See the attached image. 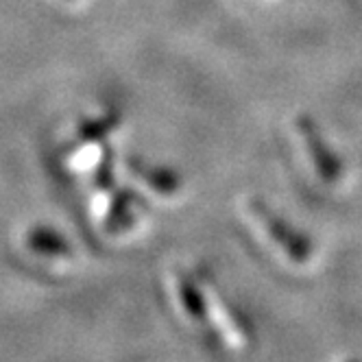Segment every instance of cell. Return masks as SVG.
Segmentation results:
<instances>
[{"instance_id": "cell-8", "label": "cell", "mask_w": 362, "mask_h": 362, "mask_svg": "<svg viewBox=\"0 0 362 362\" xmlns=\"http://www.w3.org/2000/svg\"><path fill=\"white\" fill-rule=\"evenodd\" d=\"M94 186L98 190H112L114 188V155L105 151L103 160L98 162V168L94 173Z\"/></svg>"}, {"instance_id": "cell-5", "label": "cell", "mask_w": 362, "mask_h": 362, "mask_svg": "<svg viewBox=\"0 0 362 362\" xmlns=\"http://www.w3.org/2000/svg\"><path fill=\"white\" fill-rule=\"evenodd\" d=\"M140 203V197L132 190H118L112 199L110 212L105 218V227L107 231H124L134 225V205Z\"/></svg>"}, {"instance_id": "cell-2", "label": "cell", "mask_w": 362, "mask_h": 362, "mask_svg": "<svg viewBox=\"0 0 362 362\" xmlns=\"http://www.w3.org/2000/svg\"><path fill=\"white\" fill-rule=\"evenodd\" d=\"M295 127L308 148V155L315 164L317 175L323 181H327V184H336V181L343 177V162L339 155L329 148V144L325 142V138L319 132V127L315 124V120L301 114V116H297Z\"/></svg>"}, {"instance_id": "cell-4", "label": "cell", "mask_w": 362, "mask_h": 362, "mask_svg": "<svg viewBox=\"0 0 362 362\" xmlns=\"http://www.w3.org/2000/svg\"><path fill=\"white\" fill-rule=\"evenodd\" d=\"M27 247L40 255L48 257H70L72 247L70 243L50 227H33L27 234Z\"/></svg>"}, {"instance_id": "cell-1", "label": "cell", "mask_w": 362, "mask_h": 362, "mask_svg": "<svg viewBox=\"0 0 362 362\" xmlns=\"http://www.w3.org/2000/svg\"><path fill=\"white\" fill-rule=\"evenodd\" d=\"M249 212L267 231V236L286 253L295 264H305L310 257H313V243H310V238L301 234V231L293 227L288 221H284L277 212H273L267 203H262L260 199H251Z\"/></svg>"}, {"instance_id": "cell-7", "label": "cell", "mask_w": 362, "mask_h": 362, "mask_svg": "<svg viewBox=\"0 0 362 362\" xmlns=\"http://www.w3.org/2000/svg\"><path fill=\"white\" fill-rule=\"evenodd\" d=\"M177 293L184 301V308L186 313L199 321V323H205L208 321V301L201 295V291L194 286V281H190L186 275H177Z\"/></svg>"}, {"instance_id": "cell-6", "label": "cell", "mask_w": 362, "mask_h": 362, "mask_svg": "<svg viewBox=\"0 0 362 362\" xmlns=\"http://www.w3.org/2000/svg\"><path fill=\"white\" fill-rule=\"evenodd\" d=\"M120 114L118 112H105L103 116H96V118H90L86 120L79 129H76V140L79 144H92V142H98L103 138H107L114 129L120 124Z\"/></svg>"}, {"instance_id": "cell-3", "label": "cell", "mask_w": 362, "mask_h": 362, "mask_svg": "<svg viewBox=\"0 0 362 362\" xmlns=\"http://www.w3.org/2000/svg\"><path fill=\"white\" fill-rule=\"evenodd\" d=\"M127 170H132L136 179H140L144 186H148L151 190L160 192V194H175L181 188V179L173 168L166 166H158V164H148L144 160L132 158L127 160Z\"/></svg>"}]
</instances>
